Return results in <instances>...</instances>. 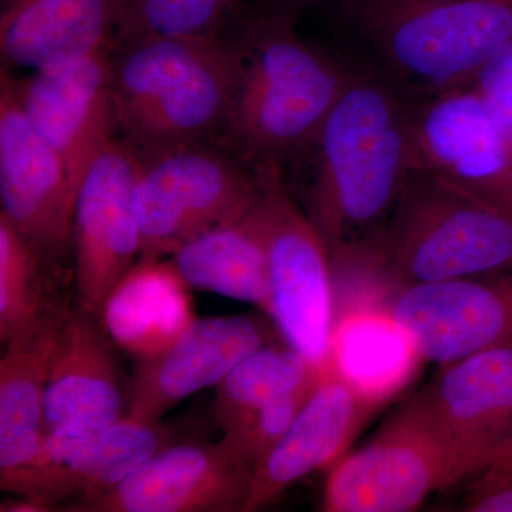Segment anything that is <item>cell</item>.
Listing matches in <instances>:
<instances>
[{"mask_svg":"<svg viewBox=\"0 0 512 512\" xmlns=\"http://www.w3.org/2000/svg\"><path fill=\"white\" fill-rule=\"evenodd\" d=\"M170 261L191 289L252 303L271 316L268 255L255 198L241 217L190 239Z\"/></svg>","mask_w":512,"mask_h":512,"instance_id":"cell-24","label":"cell"},{"mask_svg":"<svg viewBox=\"0 0 512 512\" xmlns=\"http://www.w3.org/2000/svg\"><path fill=\"white\" fill-rule=\"evenodd\" d=\"M140 158L114 137L94 158L76 192L73 218L76 305L99 316L104 299L141 255L136 212Z\"/></svg>","mask_w":512,"mask_h":512,"instance_id":"cell-10","label":"cell"},{"mask_svg":"<svg viewBox=\"0 0 512 512\" xmlns=\"http://www.w3.org/2000/svg\"><path fill=\"white\" fill-rule=\"evenodd\" d=\"M463 507L470 512H512V473L480 474Z\"/></svg>","mask_w":512,"mask_h":512,"instance_id":"cell-30","label":"cell"},{"mask_svg":"<svg viewBox=\"0 0 512 512\" xmlns=\"http://www.w3.org/2000/svg\"><path fill=\"white\" fill-rule=\"evenodd\" d=\"M2 215L52 265L73 241L76 192L63 158L20 107L10 74H0Z\"/></svg>","mask_w":512,"mask_h":512,"instance_id":"cell-11","label":"cell"},{"mask_svg":"<svg viewBox=\"0 0 512 512\" xmlns=\"http://www.w3.org/2000/svg\"><path fill=\"white\" fill-rule=\"evenodd\" d=\"M444 175L512 215V154L476 87L421 101L413 137V170Z\"/></svg>","mask_w":512,"mask_h":512,"instance_id":"cell-16","label":"cell"},{"mask_svg":"<svg viewBox=\"0 0 512 512\" xmlns=\"http://www.w3.org/2000/svg\"><path fill=\"white\" fill-rule=\"evenodd\" d=\"M421 362L409 333L376 303L336 316L328 369L373 409L402 392Z\"/></svg>","mask_w":512,"mask_h":512,"instance_id":"cell-22","label":"cell"},{"mask_svg":"<svg viewBox=\"0 0 512 512\" xmlns=\"http://www.w3.org/2000/svg\"><path fill=\"white\" fill-rule=\"evenodd\" d=\"M373 410L326 369L284 439L255 468L247 512L274 503L302 478L332 467Z\"/></svg>","mask_w":512,"mask_h":512,"instance_id":"cell-19","label":"cell"},{"mask_svg":"<svg viewBox=\"0 0 512 512\" xmlns=\"http://www.w3.org/2000/svg\"><path fill=\"white\" fill-rule=\"evenodd\" d=\"M512 154V42L485 64L473 83Z\"/></svg>","mask_w":512,"mask_h":512,"instance_id":"cell-29","label":"cell"},{"mask_svg":"<svg viewBox=\"0 0 512 512\" xmlns=\"http://www.w3.org/2000/svg\"><path fill=\"white\" fill-rule=\"evenodd\" d=\"M322 373L288 343L265 346L245 357L215 387L212 419L222 434L228 433L256 410L318 383Z\"/></svg>","mask_w":512,"mask_h":512,"instance_id":"cell-25","label":"cell"},{"mask_svg":"<svg viewBox=\"0 0 512 512\" xmlns=\"http://www.w3.org/2000/svg\"><path fill=\"white\" fill-rule=\"evenodd\" d=\"M423 97L379 67L352 69L308 151L306 212L328 244L333 275L363 272L407 177Z\"/></svg>","mask_w":512,"mask_h":512,"instance_id":"cell-1","label":"cell"},{"mask_svg":"<svg viewBox=\"0 0 512 512\" xmlns=\"http://www.w3.org/2000/svg\"><path fill=\"white\" fill-rule=\"evenodd\" d=\"M234 0H121L113 45L141 36L218 37Z\"/></svg>","mask_w":512,"mask_h":512,"instance_id":"cell-27","label":"cell"},{"mask_svg":"<svg viewBox=\"0 0 512 512\" xmlns=\"http://www.w3.org/2000/svg\"><path fill=\"white\" fill-rule=\"evenodd\" d=\"M450 447L430 390L410 397L376 433L330 467L326 512H409L446 490Z\"/></svg>","mask_w":512,"mask_h":512,"instance_id":"cell-8","label":"cell"},{"mask_svg":"<svg viewBox=\"0 0 512 512\" xmlns=\"http://www.w3.org/2000/svg\"><path fill=\"white\" fill-rule=\"evenodd\" d=\"M110 52L111 46L25 79L10 76L26 117L66 163L74 192L117 130Z\"/></svg>","mask_w":512,"mask_h":512,"instance_id":"cell-17","label":"cell"},{"mask_svg":"<svg viewBox=\"0 0 512 512\" xmlns=\"http://www.w3.org/2000/svg\"><path fill=\"white\" fill-rule=\"evenodd\" d=\"M99 316L74 303L57 333L45 393L47 437H76L126 416L127 383Z\"/></svg>","mask_w":512,"mask_h":512,"instance_id":"cell-18","label":"cell"},{"mask_svg":"<svg viewBox=\"0 0 512 512\" xmlns=\"http://www.w3.org/2000/svg\"><path fill=\"white\" fill-rule=\"evenodd\" d=\"M190 289L170 259H138L104 299L101 325L134 359L161 355L195 320Z\"/></svg>","mask_w":512,"mask_h":512,"instance_id":"cell-21","label":"cell"},{"mask_svg":"<svg viewBox=\"0 0 512 512\" xmlns=\"http://www.w3.org/2000/svg\"><path fill=\"white\" fill-rule=\"evenodd\" d=\"M315 386L316 384H313L298 392L286 394L268 406L256 410L234 430L222 434V437L254 471L278 446L279 441L284 439L311 397Z\"/></svg>","mask_w":512,"mask_h":512,"instance_id":"cell-28","label":"cell"},{"mask_svg":"<svg viewBox=\"0 0 512 512\" xmlns=\"http://www.w3.org/2000/svg\"><path fill=\"white\" fill-rule=\"evenodd\" d=\"M181 441L163 420L124 416L106 429L76 437H47L32 461L0 474V487L72 511L114 490L148 458Z\"/></svg>","mask_w":512,"mask_h":512,"instance_id":"cell-9","label":"cell"},{"mask_svg":"<svg viewBox=\"0 0 512 512\" xmlns=\"http://www.w3.org/2000/svg\"><path fill=\"white\" fill-rule=\"evenodd\" d=\"M318 2L320 0H261V6L262 8L284 10V12L295 15V12H298L299 9Z\"/></svg>","mask_w":512,"mask_h":512,"instance_id":"cell-31","label":"cell"},{"mask_svg":"<svg viewBox=\"0 0 512 512\" xmlns=\"http://www.w3.org/2000/svg\"><path fill=\"white\" fill-rule=\"evenodd\" d=\"M512 269V215L444 175L412 170L363 274L389 288Z\"/></svg>","mask_w":512,"mask_h":512,"instance_id":"cell-4","label":"cell"},{"mask_svg":"<svg viewBox=\"0 0 512 512\" xmlns=\"http://www.w3.org/2000/svg\"><path fill=\"white\" fill-rule=\"evenodd\" d=\"M254 471L222 437L177 441L109 493L70 512H247Z\"/></svg>","mask_w":512,"mask_h":512,"instance_id":"cell-13","label":"cell"},{"mask_svg":"<svg viewBox=\"0 0 512 512\" xmlns=\"http://www.w3.org/2000/svg\"><path fill=\"white\" fill-rule=\"evenodd\" d=\"M386 303L423 362L441 367L481 350L512 345V269L402 286Z\"/></svg>","mask_w":512,"mask_h":512,"instance_id":"cell-12","label":"cell"},{"mask_svg":"<svg viewBox=\"0 0 512 512\" xmlns=\"http://www.w3.org/2000/svg\"><path fill=\"white\" fill-rule=\"evenodd\" d=\"M121 0H8L0 16L3 63L49 72L113 46Z\"/></svg>","mask_w":512,"mask_h":512,"instance_id":"cell-20","label":"cell"},{"mask_svg":"<svg viewBox=\"0 0 512 512\" xmlns=\"http://www.w3.org/2000/svg\"><path fill=\"white\" fill-rule=\"evenodd\" d=\"M255 168V210L268 255L271 318L289 346L326 372L336 318L328 244L292 200L281 165Z\"/></svg>","mask_w":512,"mask_h":512,"instance_id":"cell-7","label":"cell"},{"mask_svg":"<svg viewBox=\"0 0 512 512\" xmlns=\"http://www.w3.org/2000/svg\"><path fill=\"white\" fill-rule=\"evenodd\" d=\"M73 305L6 343L0 359V474L25 466L47 439L45 393L57 333Z\"/></svg>","mask_w":512,"mask_h":512,"instance_id":"cell-23","label":"cell"},{"mask_svg":"<svg viewBox=\"0 0 512 512\" xmlns=\"http://www.w3.org/2000/svg\"><path fill=\"white\" fill-rule=\"evenodd\" d=\"M202 143L140 158L134 212L140 259L171 256L190 239L248 211L258 190L256 168Z\"/></svg>","mask_w":512,"mask_h":512,"instance_id":"cell-6","label":"cell"},{"mask_svg":"<svg viewBox=\"0 0 512 512\" xmlns=\"http://www.w3.org/2000/svg\"><path fill=\"white\" fill-rule=\"evenodd\" d=\"M429 390L450 447L447 488L512 454V345L448 363Z\"/></svg>","mask_w":512,"mask_h":512,"instance_id":"cell-15","label":"cell"},{"mask_svg":"<svg viewBox=\"0 0 512 512\" xmlns=\"http://www.w3.org/2000/svg\"><path fill=\"white\" fill-rule=\"evenodd\" d=\"M121 140L138 158L222 138L237 63L224 36H141L111 46Z\"/></svg>","mask_w":512,"mask_h":512,"instance_id":"cell-3","label":"cell"},{"mask_svg":"<svg viewBox=\"0 0 512 512\" xmlns=\"http://www.w3.org/2000/svg\"><path fill=\"white\" fill-rule=\"evenodd\" d=\"M390 74L423 99L470 86L512 42V0H342Z\"/></svg>","mask_w":512,"mask_h":512,"instance_id":"cell-5","label":"cell"},{"mask_svg":"<svg viewBox=\"0 0 512 512\" xmlns=\"http://www.w3.org/2000/svg\"><path fill=\"white\" fill-rule=\"evenodd\" d=\"M278 336L264 312L195 319L161 355L137 360L127 382L126 416L160 420L192 394L217 387L245 357L278 343Z\"/></svg>","mask_w":512,"mask_h":512,"instance_id":"cell-14","label":"cell"},{"mask_svg":"<svg viewBox=\"0 0 512 512\" xmlns=\"http://www.w3.org/2000/svg\"><path fill=\"white\" fill-rule=\"evenodd\" d=\"M235 63L234 97L222 140L252 167L301 156L348 82L352 67L298 35L295 15L268 8L222 32Z\"/></svg>","mask_w":512,"mask_h":512,"instance_id":"cell-2","label":"cell"},{"mask_svg":"<svg viewBox=\"0 0 512 512\" xmlns=\"http://www.w3.org/2000/svg\"><path fill=\"white\" fill-rule=\"evenodd\" d=\"M55 265L0 215V339L28 335L67 302L53 293Z\"/></svg>","mask_w":512,"mask_h":512,"instance_id":"cell-26","label":"cell"}]
</instances>
